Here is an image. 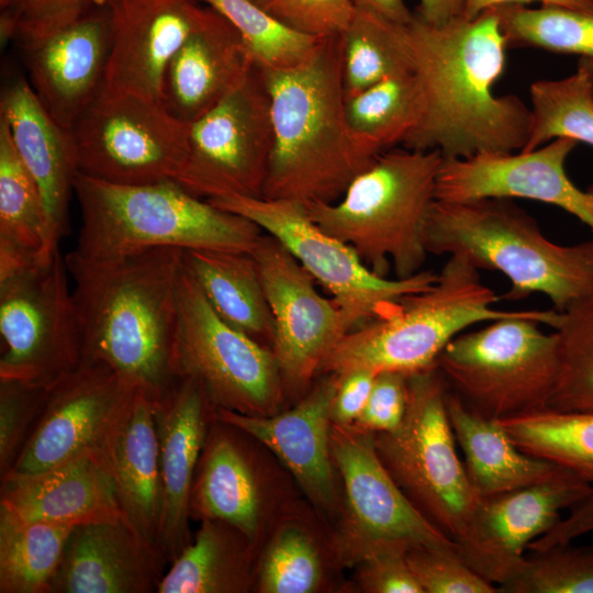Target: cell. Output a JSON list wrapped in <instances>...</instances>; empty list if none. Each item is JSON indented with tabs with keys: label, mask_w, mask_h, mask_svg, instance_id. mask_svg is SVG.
I'll use <instances>...</instances> for the list:
<instances>
[{
	"label": "cell",
	"mask_w": 593,
	"mask_h": 593,
	"mask_svg": "<svg viewBox=\"0 0 593 593\" xmlns=\"http://www.w3.org/2000/svg\"><path fill=\"white\" fill-rule=\"evenodd\" d=\"M501 593H593V547L557 545L525 557Z\"/></svg>",
	"instance_id": "7bdbcfd3"
},
{
	"label": "cell",
	"mask_w": 593,
	"mask_h": 593,
	"mask_svg": "<svg viewBox=\"0 0 593 593\" xmlns=\"http://www.w3.org/2000/svg\"><path fill=\"white\" fill-rule=\"evenodd\" d=\"M577 144L558 137L517 154L488 152L443 158L435 198L451 202L485 198L540 201L564 210L593 232V187L580 189L566 171V160Z\"/></svg>",
	"instance_id": "ffe728a7"
},
{
	"label": "cell",
	"mask_w": 593,
	"mask_h": 593,
	"mask_svg": "<svg viewBox=\"0 0 593 593\" xmlns=\"http://www.w3.org/2000/svg\"><path fill=\"white\" fill-rule=\"evenodd\" d=\"M406 561L423 593L499 592L461 558L457 547L414 546L407 550Z\"/></svg>",
	"instance_id": "ee69618b"
},
{
	"label": "cell",
	"mask_w": 593,
	"mask_h": 593,
	"mask_svg": "<svg viewBox=\"0 0 593 593\" xmlns=\"http://www.w3.org/2000/svg\"><path fill=\"white\" fill-rule=\"evenodd\" d=\"M254 65L237 30L210 8L168 61L159 102L190 125L233 91Z\"/></svg>",
	"instance_id": "484cf974"
},
{
	"label": "cell",
	"mask_w": 593,
	"mask_h": 593,
	"mask_svg": "<svg viewBox=\"0 0 593 593\" xmlns=\"http://www.w3.org/2000/svg\"><path fill=\"white\" fill-rule=\"evenodd\" d=\"M497 421L524 452L593 482V412L546 407Z\"/></svg>",
	"instance_id": "74e56055"
},
{
	"label": "cell",
	"mask_w": 593,
	"mask_h": 593,
	"mask_svg": "<svg viewBox=\"0 0 593 593\" xmlns=\"http://www.w3.org/2000/svg\"><path fill=\"white\" fill-rule=\"evenodd\" d=\"M0 482V505L26 521L75 527L125 519L112 477L94 451Z\"/></svg>",
	"instance_id": "4316f807"
},
{
	"label": "cell",
	"mask_w": 593,
	"mask_h": 593,
	"mask_svg": "<svg viewBox=\"0 0 593 593\" xmlns=\"http://www.w3.org/2000/svg\"><path fill=\"white\" fill-rule=\"evenodd\" d=\"M58 248L51 240L42 193L0 120V275L31 265Z\"/></svg>",
	"instance_id": "d6a6232c"
},
{
	"label": "cell",
	"mask_w": 593,
	"mask_h": 593,
	"mask_svg": "<svg viewBox=\"0 0 593 593\" xmlns=\"http://www.w3.org/2000/svg\"><path fill=\"white\" fill-rule=\"evenodd\" d=\"M100 456L112 477L125 519L143 538L156 545L161 479L152 400L135 391Z\"/></svg>",
	"instance_id": "f1b7e54d"
},
{
	"label": "cell",
	"mask_w": 593,
	"mask_h": 593,
	"mask_svg": "<svg viewBox=\"0 0 593 593\" xmlns=\"http://www.w3.org/2000/svg\"><path fill=\"white\" fill-rule=\"evenodd\" d=\"M425 109L424 90L414 69L391 76L345 101L348 124L372 154L402 146Z\"/></svg>",
	"instance_id": "e575fe53"
},
{
	"label": "cell",
	"mask_w": 593,
	"mask_h": 593,
	"mask_svg": "<svg viewBox=\"0 0 593 593\" xmlns=\"http://www.w3.org/2000/svg\"><path fill=\"white\" fill-rule=\"evenodd\" d=\"M259 551L233 526L200 521L192 541L170 563L156 593L254 591Z\"/></svg>",
	"instance_id": "1f68e13d"
},
{
	"label": "cell",
	"mask_w": 593,
	"mask_h": 593,
	"mask_svg": "<svg viewBox=\"0 0 593 593\" xmlns=\"http://www.w3.org/2000/svg\"><path fill=\"white\" fill-rule=\"evenodd\" d=\"M355 9L367 10L380 14L395 23L407 24L412 16L404 0H350Z\"/></svg>",
	"instance_id": "11a10c76"
},
{
	"label": "cell",
	"mask_w": 593,
	"mask_h": 593,
	"mask_svg": "<svg viewBox=\"0 0 593 593\" xmlns=\"http://www.w3.org/2000/svg\"><path fill=\"white\" fill-rule=\"evenodd\" d=\"M134 393L108 367L82 360L48 388L33 430L4 475L41 472L85 452L100 455Z\"/></svg>",
	"instance_id": "ac0fdd59"
},
{
	"label": "cell",
	"mask_w": 593,
	"mask_h": 593,
	"mask_svg": "<svg viewBox=\"0 0 593 593\" xmlns=\"http://www.w3.org/2000/svg\"><path fill=\"white\" fill-rule=\"evenodd\" d=\"M260 447L250 435L215 416L189 502L190 519L224 522L258 551L277 521L294 505L281 493Z\"/></svg>",
	"instance_id": "e0dca14e"
},
{
	"label": "cell",
	"mask_w": 593,
	"mask_h": 593,
	"mask_svg": "<svg viewBox=\"0 0 593 593\" xmlns=\"http://www.w3.org/2000/svg\"><path fill=\"white\" fill-rule=\"evenodd\" d=\"M260 69L275 136L261 198L305 206L336 202L378 157L347 121L340 34L322 37L295 67Z\"/></svg>",
	"instance_id": "3957f363"
},
{
	"label": "cell",
	"mask_w": 593,
	"mask_h": 593,
	"mask_svg": "<svg viewBox=\"0 0 593 593\" xmlns=\"http://www.w3.org/2000/svg\"><path fill=\"white\" fill-rule=\"evenodd\" d=\"M104 85L159 101L166 66L210 7L201 0H110Z\"/></svg>",
	"instance_id": "603a6c76"
},
{
	"label": "cell",
	"mask_w": 593,
	"mask_h": 593,
	"mask_svg": "<svg viewBox=\"0 0 593 593\" xmlns=\"http://www.w3.org/2000/svg\"><path fill=\"white\" fill-rule=\"evenodd\" d=\"M48 388L0 380V477L12 468L42 412Z\"/></svg>",
	"instance_id": "f6af8a7d"
},
{
	"label": "cell",
	"mask_w": 593,
	"mask_h": 593,
	"mask_svg": "<svg viewBox=\"0 0 593 593\" xmlns=\"http://www.w3.org/2000/svg\"><path fill=\"white\" fill-rule=\"evenodd\" d=\"M296 404L269 416L245 415L223 409L215 416L244 430L270 450L293 475L318 512L339 515L340 505L331 455V407L338 378L323 374Z\"/></svg>",
	"instance_id": "7402d4cb"
},
{
	"label": "cell",
	"mask_w": 593,
	"mask_h": 593,
	"mask_svg": "<svg viewBox=\"0 0 593 593\" xmlns=\"http://www.w3.org/2000/svg\"><path fill=\"white\" fill-rule=\"evenodd\" d=\"M277 238L332 294L347 333L391 312L405 296L428 288L437 272L389 279L369 269L346 243L323 232L305 205L290 200L227 195L208 200Z\"/></svg>",
	"instance_id": "8fae6325"
},
{
	"label": "cell",
	"mask_w": 593,
	"mask_h": 593,
	"mask_svg": "<svg viewBox=\"0 0 593 593\" xmlns=\"http://www.w3.org/2000/svg\"><path fill=\"white\" fill-rule=\"evenodd\" d=\"M329 444L344 496L333 536L339 563L356 566L369 552L392 544L457 547L396 484L378 456L372 433L332 424Z\"/></svg>",
	"instance_id": "5bb4252c"
},
{
	"label": "cell",
	"mask_w": 593,
	"mask_h": 593,
	"mask_svg": "<svg viewBox=\"0 0 593 593\" xmlns=\"http://www.w3.org/2000/svg\"><path fill=\"white\" fill-rule=\"evenodd\" d=\"M0 120L42 193L51 240L59 247L68 230L69 200L79 172L70 134L47 112L25 77H14L4 85Z\"/></svg>",
	"instance_id": "83f0119b"
},
{
	"label": "cell",
	"mask_w": 593,
	"mask_h": 593,
	"mask_svg": "<svg viewBox=\"0 0 593 593\" xmlns=\"http://www.w3.org/2000/svg\"><path fill=\"white\" fill-rule=\"evenodd\" d=\"M580 60L584 64V66L586 67L589 71L591 86H592V93H593V59L580 58Z\"/></svg>",
	"instance_id": "9f6ffc18"
},
{
	"label": "cell",
	"mask_w": 593,
	"mask_h": 593,
	"mask_svg": "<svg viewBox=\"0 0 593 593\" xmlns=\"http://www.w3.org/2000/svg\"><path fill=\"white\" fill-rule=\"evenodd\" d=\"M269 92L255 64L245 79L189 125V149L176 179L204 199L261 198L273 149Z\"/></svg>",
	"instance_id": "9a60e30c"
},
{
	"label": "cell",
	"mask_w": 593,
	"mask_h": 593,
	"mask_svg": "<svg viewBox=\"0 0 593 593\" xmlns=\"http://www.w3.org/2000/svg\"><path fill=\"white\" fill-rule=\"evenodd\" d=\"M182 258L216 314L228 325L271 348L275 322L251 254L188 249L182 251Z\"/></svg>",
	"instance_id": "4dcf8cb0"
},
{
	"label": "cell",
	"mask_w": 593,
	"mask_h": 593,
	"mask_svg": "<svg viewBox=\"0 0 593 593\" xmlns=\"http://www.w3.org/2000/svg\"><path fill=\"white\" fill-rule=\"evenodd\" d=\"M69 134L79 172L119 184L176 180L189 149V124L104 82Z\"/></svg>",
	"instance_id": "4fadbf2b"
},
{
	"label": "cell",
	"mask_w": 593,
	"mask_h": 593,
	"mask_svg": "<svg viewBox=\"0 0 593 593\" xmlns=\"http://www.w3.org/2000/svg\"><path fill=\"white\" fill-rule=\"evenodd\" d=\"M81 226L67 264L103 262L155 248L251 253L264 231L176 180L119 184L78 172Z\"/></svg>",
	"instance_id": "277c9868"
},
{
	"label": "cell",
	"mask_w": 593,
	"mask_h": 593,
	"mask_svg": "<svg viewBox=\"0 0 593 593\" xmlns=\"http://www.w3.org/2000/svg\"><path fill=\"white\" fill-rule=\"evenodd\" d=\"M376 374L371 370L358 369L336 376L338 382L331 407L332 424H355L367 404Z\"/></svg>",
	"instance_id": "f907efd6"
},
{
	"label": "cell",
	"mask_w": 593,
	"mask_h": 593,
	"mask_svg": "<svg viewBox=\"0 0 593 593\" xmlns=\"http://www.w3.org/2000/svg\"><path fill=\"white\" fill-rule=\"evenodd\" d=\"M558 370L549 407L593 412V295L559 312Z\"/></svg>",
	"instance_id": "60d3db41"
},
{
	"label": "cell",
	"mask_w": 593,
	"mask_h": 593,
	"mask_svg": "<svg viewBox=\"0 0 593 593\" xmlns=\"http://www.w3.org/2000/svg\"><path fill=\"white\" fill-rule=\"evenodd\" d=\"M15 42L34 92L52 118L69 132L104 82L111 46L108 5Z\"/></svg>",
	"instance_id": "44dd1931"
},
{
	"label": "cell",
	"mask_w": 593,
	"mask_h": 593,
	"mask_svg": "<svg viewBox=\"0 0 593 593\" xmlns=\"http://www.w3.org/2000/svg\"><path fill=\"white\" fill-rule=\"evenodd\" d=\"M446 406L468 478L481 499L542 482L563 469L521 450L497 419L474 411L455 392H447Z\"/></svg>",
	"instance_id": "f546056e"
},
{
	"label": "cell",
	"mask_w": 593,
	"mask_h": 593,
	"mask_svg": "<svg viewBox=\"0 0 593 593\" xmlns=\"http://www.w3.org/2000/svg\"><path fill=\"white\" fill-rule=\"evenodd\" d=\"M467 0H418L414 12L425 22L440 25L463 16Z\"/></svg>",
	"instance_id": "db71d44e"
},
{
	"label": "cell",
	"mask_w": 593,
	"mask_h": 593,
	"mask_svg": "<svg viewBox=\"0 0 593 593\" xmlns=\"http://www.w3.org/2000/svg\"><path fill=\"white\" fill-rule=\"evenodd\" d=\"M559 311L525 310L463 332L440 353L436 367L461 400L502 419L549 407L558 370L555 327Z\"/></svg>",
	"instance_id": "ba28073f"
},
{
	"label": "cell",
	"mask_w": 593,
	"mask_h": 593,
	"mask_svg": "<svg viewBox=\"0 0 593 593\" xmlns=\"http://www.w3.org/2000/svg\"><path fill=\"white\" fill-rule=\"evenodd\" d=\"M539 2L541 5H559L574 9L593 10V0H467L463 16L473 19L482 12L501 5H527Z\"/></svg>",
	"instance_id": "f5cc1de1"
},
{
	"label": "cell",
	"mask_w": 593,
	"mask_h": 593,
	"mask_svg": "<svg viewBox=\"0 0 593 593\" xmlns=\"http://www.w3.org/2000/svg\"><path fill=\"white\" fill-rule=\"evenodd\" d=\"M167 563L125 519L75 526L51 593L157 592Z\"/></svg>",
	"instance_id": "d4e9b609"
},
{
	"label": "cell",
	"mask_w": 593,
	"mask_h": 593,
	"mask_svg": "<svg viewBox=\"0 0 593 593\" xmlns=\"http://www.w3.org/2000/svg\"><path fill=\"white\" fill-rule=\"evenodd\" d=\"M182 251L155 248L103 262H66L75 281L82 360L108 367L154 403L177 379Z\"/></svg>",
	"instance_id": "7a4b0ae2"
},
{
	"label": "cell",
	"mask_w": 593,
	"mask_h": 593,
	"mask_svg": "<svg viewBox=\"0 0 593 593\" xmlns=\"http://www.w3.org/2000/svg\"><path fill=\"white\" fill-rule=\"evenodd\" d=\"M177 304L176 376L195 379L216 409L256 416L280 412L286 395L272 349L216 314L183 258Z\"/></svg>",
	"instance_id": "30bf717a"
},
{
	"label": "cell",
	"mask_w": 593,
	"mask_h": 593,
	"mask_svg": "<svg viewBox=\"0 0 593 593\" xmlns=\"http://www.w3.org/2000/svg\"><path fill=\"white\" fill-rule=\"evenodd\" d=\"M405 30L425 109L402 146L438 150L447 159L522 150L533 115L517 96L494 94L508 48L495 11L440 25L413 11Z\"/></svg>",
	"instance_id": "6da1fadb"
},
{
	"label": "cell",
	"mask_w": 593,
	"mask_h": 593,
	"mask_svg": "<svg viewBox=\"0 0 593 593\" xmlns=\"http://www.w3.org/2000/svg\"><path fill=\"white\" fill-rule=\"evenodd\" d=\"M340 36L345 99L391 76L413 70L405 24L355 9Z\"/></svg>",
	"instance_id": "8d00e7d4"
},
{
	"label": "cell",
	"mask_w": 593,
	"mask_h": 593,
	"mask_svg": "<svg viewBox=\"0 0 593 593\" xmlns=\"http://www.w3.org/2000/svg\"><path fill=\"white\" fill-rule=\"evenodd\" d=\"M593 532V485L571 508L567 517L535 539L528 547L530 552H540L557 545L572 542L584 534Z\"/></svg>",
	"instance_id": "816d5d0a"
},
{
	"label": "cell",
	"mask_w": 593,
	"mask_h": 593,
	"mask_svg": "<svg viewBox=\"0 0 593 593\" xmlns=\"http://www.w3.org/2000/svg\"><path fill=\"white\" fill-rule=\"evenodd\" d=\"M15 0H0V7L2 9L9 8Z\"/></svg>",
	"instance_id": "6f0895ef"
},
{
	"label": "cell",
	"mask_w": 593,
	"mask_h": 593,
	"mask_svg": "<svg viewBox=\"0 0 593 593\" xmlns=\"http://www.w3.org/2000/svg\"><path fill=\"white\" fill-rule=\"evenodd\" d=\"M530 103V134L521 152L536 149L558 137L593 146L592 86L580 59L577 70L566 78L533 82Z\"/></svg>",
	"instance_id": "f35d334b"
},
{
	"label": "cell",
	"mask_w": 593,
	"mask_h": 593,
	"mask_svg": "<svg viewBox=\"0 0 593 593\" xmlns=\"http://www.w3.org/2000/svg\"><path fill=\"white\" fill-rule=\"evenodd\" d=\"M69 271L59 248L0 277V380L51 388L82 360Z\"/></svg>",
	"instance_id": "7c38bea8"
},
{
	"label": "cell",
	"mask_w": 593,
	"mask_h": 593,
	"mask_svg": "<svg viewBox=\"0 0 593 593\" xmlns=\"http://www.w3.org/2000/svg\"><path fill=\"white\" fill-rule=\"evenodd\" d=\"M437 367L407 376V406L400 426L374 433L383 466L416 508L455 542L481 501L465 463L446 406Z\"/></svg>",
	"instance_id": "9c48e42d"
},
{
	"label": "cell",
	"mask_w": 593,
	"mask_h": 593,
	"mask_svg": "<svg viewBox=\"0 0 593 593\" xmlns=\"http://www.w3.org/2000/svg\"><path fill=\"white\" fill-rule=\"evenodd\" d=\"M407 376L395 371L378 372L367 404L354 425L372 434L398 428L407 406Z\"/></svg>",
	"instance_id": "681fc988"
},
{
	"label": "cell",
	"mask_w": 593,
	"mask_h": 593,
	"mask_svg": "<svg viewBox=\"0 0 593 593\" xmlns=\"http://www.w3.org/2000/svg\"><path fill=\"white\" fill-rule=\"evenodd\" d=\"M72 528L26 521L0 505V593H51Z\"/></svg>",
	"instance_id": "d590c367"
},
{
	"label": "cell",
	"mask_w": 593,
	"mask_h": 593,
	"mask_svg": "<svg viewBox=\"0 0 593 593\" xmlns=\"http://www.w3.org/2000/svg\"><path fill=\"white\" fill-rule=\"evenodd\" d=\"M497 301L477 268L449 256L428 288L348 332L324 359L318 374L338 377L358 369L411 374L435 367L447 344L470 326L525 311L499 310Z\"/></svg>",
	"instance_id": "52a82bcc"
},
{
	"label": "cell",
	"mask_w": 593,
	"mask_h": 593,
	"mask_svg": "<svg viewBox=\"0 0 593 593\" xmlns=\"http://www.w3.org/2000/svg\"><path fill=\"white\" fill-rule=\"evenodd\" d=\"M250 254L275 322L271 349L284 395L299 400L347 331L334 301L320 294L313 277L277 238L264 232Z\"/></svg>",
	"instance_id": "2e32d148"
},
{
	"label": "cell",
	"mask_w": 593,
	"mask_h": 593,
	"mask_svg": "<svg viewBox=\"0 0 593 593\" xmlns=\"http://www.w3.org/2000/svg\"><path fill=\"white\" fill-rule=\"evenodd\" d=\"M495 11L507 47H534L593 59V10L501 5Z\"/></svg>",
	"instance_id": "ab89813d"
},
{
	"label": "cell",
	"mask_w": 593,
	"mask_h": 593,
	"mask_svg": "<svg viewBox=\"0 0 593 593\" xmlns=\"http://www.w3.org/2000/svg\"><path fill=\"white\" fill-rule=\"evenodd\" d=\"M216 407L201 384L177 377L154 403L161 479V516L157 547L171 563L192 541L189 502L191 489Z\"/></svg>",
	"instance_id": "cb8c5ba5"
},
{
	"label": "cell",
	"mask_w": 593,
	"mask_h": 593,
	"mask_svg": "<svg viewBox=\"0 0 593 593\" xmlns=\"http://www.w3.org/2000/svg\"><path fill=\"white\" fill-rule=\"evenodd\" d=\"M284 26L314 37L340 34L355 7L350 0H248Z\"/></svg>",
	"instance_id": "bcb514c9"
},
{
	"label": "cell",
	"mask_w": 593,
	"mask_h": 593,
	"mask_svg": "<svg viewBox=\"0 0 593 593\" xmlns=\"http://www.w3.org/2000/svg\"><path fill=\"white\" fill-rule=\"evenodd\" d=\"M409 549L392 544L365 556L356 564L359 589L367 593H423L406 561Z\"/></svg>",
	"instance_id": "7dc6e473"
},
{
	"label": "cell",
	"mask_w": 593,
	"mask_h": 593,
	"mask_svg": "<svg viewBox=\"0 0 593 593\" xmlns=\"http://www.w3.org/2000/svg\"><path fill=\"white\" fill-rule=\"evenodd\" d=\"M429 254L459 256L511 282L508 300L544 294L556 311L593 295V239L559 245L511 199L436 200L426 226Z\"/></svg>",
	"instance_id": "5b68a950"
},
{
	"label": "cell",
	"mask_w": 593,
	"mask_h": 593,
	"mask_svg": "<svg viewBox=\"0 0 593 593\" xmlns=\"http://www.w3.org/2000/svg\"><path fill=\"white\" fill-rule=\"evenodd\" d=\"M302 516L294 504L268 533L257 558L254 591L314 593L325 588L327 559L338 560L334 541L324 546Z\"/></svg>",
	"instance_id": "836d02e7"
},
{
	"label": "cell",
	"mask_w": 593,
	"mask_h": 593,
	"mask_svg": "<svg viewBox=\"0 0 593 593\" xmlns=\"http://www.w3.org/2000/svg\"><path fill=\"white\" fill-rule=\"evenodd\" d=\"M591 486L563 468L542 482L481 499L456 540L459 555L481 577L501 585L521 566L529 545Z\"/></svg>",
	"instance_id": "d6986e66"
},
{
	"label": "cell",
	"mask_w": 593,
	"mask_h": 593,
	"mask_svg": "<svg viewBox=\"0 0 593 593\" xmlns=\"http://www.w3.org/2000/svg\"><path fill=\"white\" fill-rule=\"evenodd\" d=\"M110 0H15L5 10L15 23L13 41L49 32Z\"/></svg>",
	"instance_id": "c3c4849f"
},
{
	"label": "cell",
	"mask_w": 593,
	"mask_h": 593,
	"mask_svg": "<svg viewBox=\"0 0 593 593\" xmlns=\"http://www.w3.org/2000/svg\"><path fill=\"white\" fill-rule=\"evenodd\" d=\"M443 156L403 146L381 153L333 203L305 206L326 234L349 245L373 272L409 278L429 254L426 226Z\"/></svg>",
	"instance_id": "8992f818"
},
{
	"label": "cell",
	"mask_w": 593,
	"mask_h": 593,
	"mask_svg": "<svg viewBox=\"0 0 593 593\" xmlns=\"http://www.w3.org/2000/svg\"><path fill=\"white\" fill-rule=\"evenodd\" d=\"M201 1L237 30L255 64L260 67H295L312 55L322 38L284 26L248 0Z\"/></svg>",
	"instance_id": "b9f144b4"
}]
</instances>
